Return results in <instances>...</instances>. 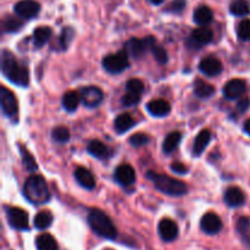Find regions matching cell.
Wrapping results in <instances>:
<instances>
[{"mask_svg": "<svg viewBox=\"0 0 250 250\" xmlns=\"http://www.w3.org/2000/svg\"><path fill=\"white\" fill-rule=\"evenodd\" d=\"M210 139H211V133H210L209 129H203V131H200L197 138H195L194 144H193V155H202L203 151L208 146V144L210 143Z\"/></svg>", "mask_w": 250, "mask_h": 250, "instance_id": "ffe728a7", "label": "cell"}, {"mask_svg": "<svg viewBox=\"0 0 250 250\" xmlns=\"http://www.w3.org/2000/svg\"><path fill=\"white\" fill-rule=\"evenodd\" d=\"M129 55L126 50H121L116 54L105 56L103 60V66L109 73H121L129 66Z\"/></svg>", "mask_w": 250, "mask_h": 250, "instance_id": "5b68a950", "label": "cell"}, {"mask_svg": "<svg viewBox=\"0 0 250 250\" xmlns=\"http://www.w3.org/2000/svg\"><path fill=\"white\" fill-rule=\"evenodd\" d=\"M146 177L153 181L156 189L163 192L164 194L181 197V195H185L188 192V187L185 182L170 177L167 175H161V173H155L153 171H149L146 173Z\"/></svg>", "mask_w": 250, "mask_h": 250, "instance_id": "3957f363", "label": "cell"}, {"mask_svg": "<svg viewBox=\"0 0 250 250\" xmlns=\"http://www.w3.org/2000/svg\"><path fill=\"white\" fill-rule=\"evenodd\" d=\"M200 227L207 234H217L222 229V221L215 212H208L202 217Z\"/></svg>", "mask_w": 250, "mask_h": 250, "instance_id": "30bf717a", "label": "cell"}, {"mask_svg": "<svg viewBox=\"0 0 250 250\" xmlns=\"http://www.w3.org/2000/svg\"><path fill=\"white\" fill-rule=\"evenodd\" d=\"M212 38H214V34H212L211 29L208 28V27H199L192 32L190 39L188 42H192L197 48H200L204 44H209L212 41Z\"/></svg>", "mask_w": 250, "mask_h": 250, "instance_id": "9a60e30c", "label": "cell"}, {"mask_svg": "<svg viewBox=\"0 0 250 250\" xmlns=\"http://www.w3.org/2000/svg\"><path fill=\"white\" fill-rule=\"evenodd\" d=\"M171 170L176 173H180V175H185V173L188 172V168L181 163H173L171 165Z\"/></svg>", "mask_w": 250, "mask_h": 250, "instance_id": "b9f144b4", "label": "cell"}, {"mask_svg": "<svg viewBox=\"0 0 250 250\" xmlns=\"http://www.w3.org/2000/svg\"><path fill=\"white\" fill-rule=\"evenodd\" d=\"M185 7H186V0H173V1L166 7V11L173 12V14H178V12L183 11Z\"/></svg>", "mask_w": 250, "mask_h": 250, "instance_id": "60d3db41", "label": "cell"}, {"mask_svg": "<svg viewBox=\"0 0 250 250\" xmlns=\"http://www.w3.org/2000/svg\"><path fill=\"white\" fill-rule=\"evenodd\" d=\"M146 48H148V45H146V41H141V39L137 38H131L125 43V50L128 53L129 56L134 59L142 58L146 53Z\"/></svg>", "mask_w": 250, "mask_h": 250, "instance_id": "e0dca14e", "label": "cell"}, {"mask_svg": "<svg viewBox=\"0 0 250 250\" xmlns=\"http://www.w3.org/2000/svg\"><path fill=\"white\" fill-rule=\"evenodd\" d=\"M15 12L21 19H34L41 11V5L36 0H21L15 5Z\"/></svg>", "mask_w": 250, "mask_h": 250, "instance_id": "9c48e42d", "label": "cell"}, {"mask_svg": "<svg viewBox=\"0 0 250 250\" xmlns=\"http://www.w3.org/2000/svg\"><path fill=\"white\" fill-rule=\"evenodd\" d=\"M150 2L154 5H160V4H163L164 0H150Z\"/></svg>", "mask_w": 250, "mask_h": 250, "instance_id": "f6af8a7d", "label": "cell"}, {"mask_svg": "<svg viewBox=\"0 0 250 250\" xmlns=\"http://www.w3.org/2000/svg\"><path fill=\"white\" fill-rule=\"evenodd\" d=\"M126 90L128 93H134V94H139L144 92V83L141 80L137 78H132L126 83Z\"/></svg>", "mask_w": 250, "mask_h": 250, "instance_id": "d590c367", "label": "cell"}, {"mask_svg": "<svg viewBox=\"0 0 250 250\" xmlns=\"http://www.w3.org/2000/svg\"><path fill=\"white\" fill-rule=\"evenodd\" d=\"M53 222V215L50 211H41L34 217V226L38 229H46Z\"/></svg>", "mask_w": 250, "mask_h": 250, "instance_id": "f546056e", "label": "cell"}, {"mask_svg": "<svg viewBox=\"0 0 250 250\" xmlns=\"http://www.w3.org/2000/svg\"><path fill=\"white\" fill-rule=\"evenodd\" d=\"M0 103H1L2 114L7 117H12L17 114V100L15 98L14 93L10 92L6 87L2 85L0 88Z\"/></svg>", "mask_w": 250, "mask_h": 250, "instance_id": "52a82bcc", "label": "cell"}, {"mask_svg": "<svg viewBox=\"0 0 250 250\" xmlns=\"http://www.w3.org/2000/svg\"><path fill=\"white\" fill-rule=\"evenodd\" d=\"M237 36L241 41H250V20H243L237 27Z\"/></svg>", "mask_w": 250, "mask_h": 250, "instance_id": "e575fe53", "label": "cell"}, {"mask_svg": "<svg viewBox=\"0 0 250 250\" xmlns=\"http://www.w3.org/2000/svg\"><path fill=\"white\" fill-rule=\"evenodd\" d=\"M151 51H153L154 56H155L156 61L159 63H166L168 61V56H167V51L160 45H156V43L151 46Z\"/></svg>", "mask_w": 250, "mask_h": 250, "instance_id": "74e56055", "label": "cell"}, {"mask_svg": "<svg viewBox=\"0 0 250 250\" xmlns=\"http://www.w3.org/2000/svg\"><path fill=\"white\" fill-rule=\"evenodd\" d=\"M134 125H136V121H134L133 117L127 114V112H125V114L119 115L115 119V131L119 134H122L125 132L129 131Z\"/></svg>", "mask_w": 250, "mask_h": 250, "instance_id": "44dd1931", "label": "cell"}, {"mask_svg": "<svg viewBox=\"0 0 250 250\" xmlns=\"http://www.w3.org/2000/svg\"><path fill=\"white\" fill-rule=\"evenodd\" d=\"M1 71L5 77L14 84L27 87L29 83V73L24 66L20 65L14 54L7 50L1 53Z\"/></svg>", "mask_w": 250, "mask_h": 250, "instance_id": "6da1fadb", "label": "cell"}, {"mask_svg": "<svg viewBox=\"0 0 250 250\" xmlns=\"http://www.w3.org/2000/svg\"><path fill=\"white\" fill-rule=\"evenodd\" d=\"M159 234L165 242H172L178 236V226L171 219H163L159 222Z\"/></svg>", "mask_w": 250, "mask_h": 250, "instance_id": "7c38bea8", "label": "cell"}, {"mask_svg": "<svg viewBox=\"0 0 250 250\" xmlns=\"http://www.w3.org/2000/svg\"><path fill=\"white\" fill-rule=\"evenodd\" d=\"M122 105L126 107H131L134 106V105L138 104L141 102V95L139 94H134V93H128L127 92L126 94L122 97Z\"/></svg>", "mask_w": 250, "mask_h": 250, "instance_id": "f35d334b", "label": "cell"}, {"mask_svg": "<svg viewBox=\"0 0 250 250\" xmlns=\"http://www.w3.org/2000/svg\"><path fill=\"white\" fill-rule=\"evenodd\" d=\"M146 110H148V112L151 116L164 117L166 116V115L170 114L171 106L167 102H165V100L158 99L149 102L148 105H146Z\"/></svg>", "mask_w": 250, "mask_h": 250, "instance_id": "ac0fdd59", "label": "cell"}, {"mask_svg": "<svg viewBox=\"0 0 250 250\" xmlns=\"http://www.w3.org/2000/svg\"><path fill=\"white\" fill-rule=\"evenodd\" d=\"M229 12H231L232 15H234V16L238 17L247 16L250 12L249 4L246 0H234L231 4V6H229Z\"/></svg>", "mask_w": 250, "mask_h": 250, "instance_id": "f1b7e54d", "label": "cell"}, {"mask_svg": "<svg viewBox=\"0 0 250 250\" xmlns=\"http://www.w3.org/2000/svg\"><path fill=\"white\" fill-rule=\"evenodd\" d=\"M7 222L10 226L19 231H27L29 229L28 215L23 209L20 208H7L6 209Z\"/></svg>", "mask_w": 250, "mask_h": 250, "instance_id": "8992f818", "label": "cell"}, {"mask_svg": "<svg viewBox=\"0 0 250 250\" xmlns=\"http://www.w3.org/2000/svg\"><path fill=\"white\" fill-rule=\"evenodd\" d=\"M75 178L78 185L82 186L85 189H93L95 187V178L90 171L84 167H78L75 171Z\"/></svg>", "mask_w": 250, "mask_h": 250, "instance_id": "d6986e66", "label": "cell"}, {"mask_svg": "<svg viewBox=\"0 0 250 250\" xmlns=\"http://www.w3.org/2000/svg\"><path fill=\"white\" fill-rule=\"evenodd\" d=\"M81 102V95L77 92H71L65 93V95L62 97V106L66 111L73 112L77 110L78 104Z\"/></svg>", "mask_w": 250, "mask_h": 250, "instance_id": "d4e9b609", "label": "cell"}, {"mask_svg": "<svg viewBox=\"0 0 250 250\" xmlns=\"http://www.w3.org/2000/svg\"><path fill=\"white\" fill-rule=\"evenodd\" d=\"M23 195L34 205L45 204L50 199L46 181L41 175H32L26 180L23 186Z\"/></svg>", "mask_w": 250, "mask_h": 250, "instance_id": "7a4b0ae2", "label": "cell"}, {"mask_svg": "<svg viewBox=\"0 0 250 250\" xmlns=\"http://www.w3.org/2000/svg\"><path fill=\"white\" fill-rule=\"evenodd\" d=\"M51 137L56 143H66L70 141V131L63 126L55 127L51 132Z\"/></svg>", "mask_w": 250, "mask_h": 250, "instance_id": "836d02e7", "label": "cell"}, {"mask_svg": "<svg viewBox=\"0 0 250 250\" xmlns=\"http://www.w3.org/2000/svg\"><path fill=\"white\" fill-rule=\"evenodd\" d=\"M73 36H75V31H73L72 28H70V27H66V28H63L62 33H61V36H60V42H59L62 50L67 49V46L70 45L71 41L73 39Z\"/></svg>", "mask_w": 250, "mask_h": 250, "instance_id": "8d00e7d4", "label": "cell"}, {"mask_svg": "<svg viewBox=\"0 0 250 250\" xmlns=\"http://www.w3.org/2000/svg\"><path fill=\"white\" fill-rule=\"evenodd\" d=\"M115 180L121 186H131L136 181V172L131 165H120L115 171Z\"/></svg>", "mask_w": 250, "mask_h": 250, "instance_id": "5bb4252c", "label": "cell"}, {"mask_svg": "<svg viewBox=\"0 0 250 250\" xmlns=\"http://www.w3.org/2000/svg\"><path fill=\"white\" fill-rule=\"evenodd\" d=\"M199 70L208 77H216L222 72V63L215 56H208L200 61Z\"/></svg>", "mask_w": 250, "mask_h": 250, "instance_id": "8fae6325", "label": "cell"}, {"mask_svg": "<svg viewBox=\"0 0 250 250\" xmlns=\"http://www.w3.org/2000/svg\"><path fill=\"white\" fill-rule=\"evenodd\" d=\"M244 131L250 136V120H247V121L244 122Z\"/></svg>", "mask_w": 250, "mask_h": 250, "instance_id": "ee69618b", "label": "cell"}, {"mask_svg": "<svg viewBox=\"0 0 250 250\" xmlns=\"http://www.w3.org/2000/svg\"><path fill=\"white\" fill-rule=\"evenodd\" d=\"M150 138L146 133H136L129 138V143L133 146H143L149 143Z\"/></svg>", "mask_w": 250, "mask_h": 250, "instance_id": "ab89813d", "label": "cell"}, {"mask_svg": "<svg viewBox=\"0 0 250 250\" xmlns=\"http://www.w3.org/2000/svg\"><path fill=\"white\" fill-rule=\"evenodd\" d=\"M19 148H20V151H21V155H22V163H23L26 170L28 171V172H34V171H37L38 166H37L36 160H34V158L32 156V154L29 153V151L27 150V149L24 148L22 144H20Z\"/></svg>", "mask_w": 250, "mask_h": 250, "instance_id": "4dcf8cb0", "label": "cell"}, {"mask_svg": "<svg viewBox=\"0 0 250 250\" xmlns=\"http://www.w3.org/2000/svg\"><path fill=\"white\" fill-rule=\"evenodd\" d=\"M237 231L247 244H250V220L248 217H241L237 222Z\"/></svg>", "mask_w": 250, "mask_h": 250, "instance_id": "1f68e13d", "label": "cell"}, {"mask_svg": "<svg viewBox=\"0 0 250 250\" xmlns=\"http://www.w3.org/2000/svg\"><path fill=\"white\" fill-rule=\"evenodd\" d=\"M22 26H23V22L14 16H6L4 19V21H2V28H4L5 32H11V33H14V32L20 31L22 28Z\"/></svg>", "mask_w": 250, "mask_h": 250, "instance_id": "d6a6232c", "label": "cell"}, {"mask_svg": "<svg viewBox=\"0 0 250 250\" xmlns=\"http://www.w3.org/2000/svg\"><path fill=\"white\" fill-rule=\"evenodd\" d=\"M36 246L38 250H59L58 243L51 234L44 233L36 239Z\"/></svg>", "mask_w": 250, "mask_h": 250, "instance_id": "484cf974", "label": "cell"}, {"mask_svg": "<svg viewBox=\"0 0 250 250\" xmlns=\"http://www.w3.org/2000/svg\"><path fill=\"white\" fill-rule=\"evenodd\" d=\"M249 107H250V100L248 99V98H244V99L239 100L238 104H237V110H238L241 114L246 112Z\"/></svg>", "mask_w": 250, "mask_h": 250, "instance_id": "7bdbcfd3", "label": "cell"}, {"mask_svg": "<svg viewBox=\"0 0 250 250\" xmlns=\"http://www.w3.org/2000/svg\"><path fill=\"white\" fill-rule=\"evenodd\" d=\"M51 37V29L46 26L38 27V28L34 29L33 32V43L34 45L41 48L43 46L46 42L50 39Z\"/></svg>", "mask_w": 250, "mask_h": 250, "instance_id": "4316f807", "label": "cell"}, {"mask_svg": "<svg viewBox=\"0 0 250 250\" xmlns=\"http://www.w3.org/2000/svg\"><path fill=\"white\" fill-rule=\"evenodd\" d=\"M225 203L231 208H238L242 207L246 202V195H244L243 190L238 187H229V189L225 192Z\"/></svg>", "mask_w": 250, "mask_h": 250, "instance_id": "2e32d148", "label": "cell"}, {"mask_svg": "<svg viewBox=\"0 0 250 250\" xmlns=\"http://www.w3.org/2000/svg\"><path fill=\"white\" fill-rule=\"evenodd\" d=\"M194 93L197 97L205 99V98L212 97L215 93V88L211 84L207 83L203 80H197L194 82Z\"/></svg>", "mask_w": 250, "mask_h": 250, "instance_id": "83f0119b", "label": "cell"}, {"mask_svg": "<svg viewBox=\"0 0 250 250\" xmlns=\"http://www.w3.org/2000/svg\"><path fill=\"white\" fill-rule=\"evenodd\" d=\"M247 84L243 80H231L227 82L224 87V95L227 99H237L246 93Z\"/></svg>", "mask_w": 250, "mask_h": 250, "instance_id": "4fadbf2b", "label": "cell"}, {"mask_svg": "<svg viewBox=\"0 0 250 250\" xmlns=\"http://www.w3.org/2000/svg\"><path fill=\"white\" fill-rule=\"evenodd\" d=\"M212 17H214V15H212L211 9L208 6H204V5L198 7L194 11V15H193V20L199 26H207L208 23H210L212 21Z\"/></svg>", "mask_w": 250, "mask_h": 250, "instance_id": "7402d4cb", "label": "cell"}, {"mask_svg": "<svg viewBox=\"0 0 250 250\" xmlns=\"http://www.w3.org/2000/svg\"><path fill=\"white\" fill-rule=\"evenodd\" d=\"M88 224L90 229L103 238L115 239L117 236V229L114 222L102 210L92 209L88 214Z\"/></svg>", "mask_w": 250, "mask_h": 250, "instance_id": "277c9868", "label": "cell"}, {"mask_svg": "<svg viewBox=\"0 0 250 250\" xmlns=\"http://www.w3.org/2000/svg\"><path fill=\"white\" fill-rule=\"evenodd\" d=\"M81 102L84 104V106L87 107H97L99 106L100 103L103 102V94L102 89L94 85H89V87H85L81 90Z\"/></svg>", "mask_w": 250, "mask_h": 250, "instance_id": "ba28073f", "label": "cell"}, {"mask_svg": "<svg viewBox=\"0 0 250 250\" xmlns=\"http://www.w3.org/2000/svg\"><path fill=\"white\" fill-rule=\"evenodd\" d=\"M88 153L90 155H93L94 158L98 159H105L109 156V148L105 146L103 142L94 139V141H90L88 144Z\"/></svg>", "mask_w": 250, "mask_h": 250, "instance_id": "603a6c76", "label": "cell"}, {"mask_svg": "<svg viewBox=\"0 0 250 250\" xmlns=\"http://www.w3.org/2000/svg\"><path fill=\"white\" fill-rule=\"evenodd\" d=\"M181 139H182V134L181 132H171L166 136V138L164 139L163 144V150L165 154H171L173 150L178 148V144L181 143Z\"/></svg>", "mask_w": 250, "mask_h": 250, "instance_id": "cb8c5ba5", "label": "cell"}]
</instances>
